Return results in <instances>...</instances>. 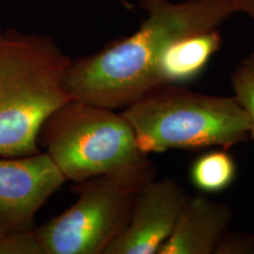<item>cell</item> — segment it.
Instances as JSON below:
<instances>
[{
	"label": "cell",
	"instance_id": "obj_1",
	"mask_svg": "<svg viewBox=\"0 0 254 254\" xmlns=\"http://www.w3.org/2000/svg\"><path fill=\"white\" fill-rule=\"evenodd\" d=\"M147 18L131 36L73 61L65 84L75 100L114 110L161 85L165 48L189 34L218 28L236 12L230 0H139Z\"/></svg>",
	"mask_w": 254,
	"mask_h": 254
},
{
	"label": "cell",
	"instance_id": "obj_2",
	"mask_svg": "<svg viewBox=\"0 0 254 254\" xmlns=\"http://www.w3.org/2000/svg\"><path fill=\"white\" fill-rule=\"evenodd\" d=\"M72 63L48 35L0 30V157L41 153V126L74 100L65 84Z\"/></svg>",
	"mask_w": 254,
	"mask_h": 254
},
{
	"label": "cell",
	"instance_id": "obj_3",
	"mask_svg": "<svg viewBox=\"0 0 254 254\" xmlns=\"http://www.w3.org/2000/svg\"><path fill=\"white\" fill-rule=\"evenodd\" d=\"M38 144L67 180L108 176L137 192L155 180L154 163L122 113L79 100L56 109L41 126Z\"/></svg>",
	"mask_w": 254,
	"mask_h": 254
},
{
	"label": "cell",
	"instance_id": "obj_4",
	"mask_svg": "<svg viewBox=\"0 0 254 254\" xmlns=\"http://www.w3.org/2000/svg\"><path fill=\"white\" fill-rule=\"evenodd\" d=\"M145 153L172 149H229L253 138L254 129L235 97L190 91L164 84L122 112Z\"/></svg>",
	"mask_w": 254,
	"mask_h": 254
},
{
	"label": "cell",
	"instance_id": "obj_5",
	"mask_svg": "<svg viewBox=\"0 0 254 254\" xmlns=\"http://www.w3.org/2000/svg\"><path fill=\"white\" fill-rule=\"evenodd\" d=\"M71 191L73 205L33 229L43 254H105L127 227L136 193L108 176L75 183Z\"/></svg>",
	"mask_w": 254,
	"mask_h": 254
},
{
	"label": "cell",
	"instance_id": "obj_6",
	"mask_svg": "<svg viewBox=\"0 0 254 254\" xmlns=\"http://www.w3.org/2000/svg\"><path fill=\"white\" fill-rule=\"evenodd\" d=\"M67 179L45 153L0 158V238L35 227L37 213Z\"/></svg>",
	"mask_w": 254,
	"mask_h": 254
},
{
	"label": "cell",
	"instance_id": "obj_7",
	"mask_svg": "<svg viewBox=\"0 0 254 254\" xmlns=\"http://www.w3.org/2000/svg\"><path fill=\"white\" fill-rule=\"evenodd\" d=\"M189 199L188 193L173 180L149 183L136 192L127 227L105 254H157Z\"/></svg>",
	"mask_w": 254,
	"mask_h": 254
},
{
	"label": "cell",
	"instance_id": "obj_8",
	"mask_svg": "<svg viewBox=\"0 0 254 254\" xmlns=\"http://www.w3.org/2000/svg\"><path fill=\"white\" fill-rule=\"evenodd\" d=\"M227 205L198 195L190 197L172 235L157 254H212L227 231Z\"/></svg>",
	"mask_w": 254,
	"mask_h": 254
},
{
	"label": "cell",
	"instance_id": "obj_9",
	"mask_svg": "<svg viewBox=\"0 0 254 254\" xmlns=\"http://www.w3.org/2000/svg\"><path fill=\"white\" fill-rule=\"evenodd\" d=\"M222 46L218 28L178 38L165 48L158 64V75L164 84L183 85L203 72L212 57Z\"/></svg>",
	"mask_w": 254,
	"mask_h": 254
},
{
	"label": "cell",
	"instance_id": "obj_10",
	"mask_svg": "<svg viewBox=\"0 0 254 254\" xmlns=\"http://www.w3.org/2000/svg\"><path fill=\"white\" fill-rule=\"evenodd\" d=\"M236 176L235 159L226 149L209 151L200 154L192 163L190 177L192 185L199 190L215 194L227 190Z\"/></svg>",
	"mask_w": 254,
	"mask_h": 254
},
{
	"label": "cell",
	"instance_id": "obj_11",
	"mask_svg": "<svg viewBox=\"0 0 254 254\" xmlns=\"http://www.w3.org/2000/svg\"><path fill=\"white\" fill-rule=\"evenodd\" d=\"M235 99L250 120L254 139V68L241 62L231 76Z\"/></svg>",
	"mask_w": 254,
	"mask_h": 254
},
{
	"label": "cell",
	"instance_id": "obj_12",
	"mask_svg": "<svg viewBox=\"0 0 254 254\" xmlns=\"http://www.w3.org/2000/svg\"><path fill=\"white\" fill-rule=\"evenodd\" d=\"M0 254H43L33 230L0 238Z\"/></svg>",
	"mask_w": 254,
	"mask_h": 254
},
{
	"label": "cell",
	"instance_id": "obj_13",
	"mask_svg": "<svg viewBox=\"0 0 254 254\" xmlns=\"http://www.w3.org/2000/svg\"><path fill=\"white\" fill-rule=\"evenodd\" d=\"M215 254H254V236L228 233L222 236L215 250Z\"/></svg>",
	"mask_w": 254,
	"mask_h": 254
},
{
	"label": "cell",
	"instance_id": "obj_14",
	"mask_svg": "<svg viewBox=\"0 0 254 254\" xmlns=\"http://www.w3.org/2000/svg\"><path fill=\"white\" fill-rule=\"evenodd\" d=\"M235 12H243L254 22V0H230Z\"/></svg>",
	"mask_w": 254,
	"mask_h": 254
},
{
	"label": "cell",
	"instance_id": "obj_15",
	"mask_svg": "<svg viewBox=\"0 0 254 254\" xmlns=\"http://www.w3.org/2000/svg\"><path fill=\"white\" fill-rule=\"evenodd\" d=\"M242 63L248 64V65H250V66H252V67L254 68V53L248 56L246 59L242 61Z\"/></svg>",
	"mask_w": 254,
	"mask_h": 254
},
{
	"label": "cell",
	"instance_id": "obj_16",
	"mask_svg": "<svg viewBox=\"0 0 254 254\" xmlns=\"http://www.w3.org/2000/svg\"><path fill=\"white\" fill-rule=\"evenodd\" d=\"M0 30H1V28H0Z\"/></svg>",
	"mask_w": 254,
	"mask_h": 254
}]
</instances>
